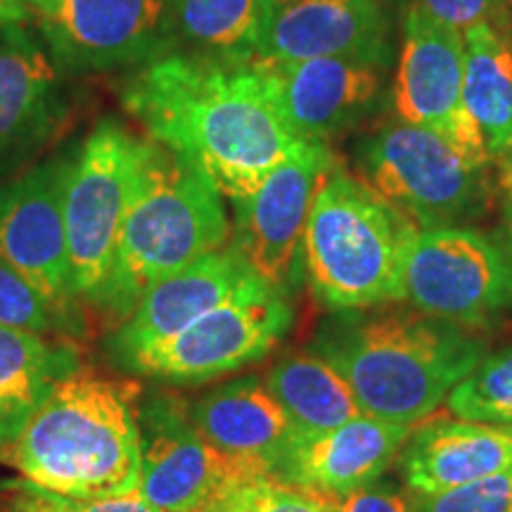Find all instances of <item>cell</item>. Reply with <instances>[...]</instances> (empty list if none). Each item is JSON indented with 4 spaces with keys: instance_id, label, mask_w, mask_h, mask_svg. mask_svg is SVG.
<instances>
[{
    "instance_id": "1",
    "label": "cell",
    "mask_w": 512,
    "mask_h": 512,
    "mask_svg": "<svg viewBox=\"0 0 512 512\" xmlns=\"http://www.w3.org/2000/svg\"><path fill=\"white\" fill-rule=\"evenodd\" d=\"M147 136L240 200L306 145L287 128L252 62L169 53L138 67L121 91Z\"/></svg>"
},
{
    "instance_id": "2",
    "label": "cell",
    "mask_w": 512,
    "mask_h": 512,
    "mask_svg": "<svg viewBox=\"0 0 512 512\" xmlns=\"http://www.w3.org/2000/svg\"><path fill=\"white\" fill-rule=\"evenodd\" d=\"M311 351L347 380L363 415L396 425L430 418L484 358L479 339L420 311H342Z\"/></svg>"
},
{
    "instance_id": "3",
    "label": "cell",
    "mask_w": 512,
    "mask_h": 512,
    "mask_svg": "<svg viewBox=\"0 0 512 512\" xmlns=\"http://www.w3.org/2000/svg\"><path fill=\"white\" fill-rule=\"evenodd\" d=\"M15 463L43 494L86 503L138 491L140 430L128 389L67 377L15 441Z\"/></svg>"
},
{
    "instance_id": "4",
    "label": "cell",
    "mask_w": 512,
    "mask_h": 512,
    "mask_svg": "<svg viewBox=\"0 0 512 512\" xmlns=\"http://www.w3.org/2000/svg\"><path fill=\"white\" fill-rule=\"evenodd\" d=\"M226 197L176 152L147 138L143 174L126 219L100 306L128 316L143 294L226 247Z\"/></svg>"
},
{
    "instance_id": "5",
    "label": "cell",
    "mask_w": 512,
    "mask_h": 512,
    "mask_svg": "<svg viewBox=\"0 0 512 512\" xmlns=\"http://www.w3.org/2000/svg\"><path fill=\"white\" fill-rule=\"evenodd\" d=\"M413 230L363 178L332 166L313 197L302 245L318 302L337 313L401 302L403 256Z\"/></svg>"
},
{
    "instance_id": "6",
    "label": "cell",
    "mask_w": 512,
    "mask_h": 512,
    "mask_svg": "<svg viewBox=\"0 0 512 512\" xmlns=\"http://www.w3.org/2000/svg\"><path fill=\"white\" fill-rule=\"evenodd\" d=\"M363 181L415 228H458L479 219L498 188L494 166L420 126L396 124L358 147Z\"/></svg>"
},
{
    "instance_id": "7",
    "label": "cell",
    "mask_w": 512,
    "mask_h": 512,
    "mask_svg": "<svg viewBox=\"0 0 512 512\" xmlns=\"http://www.w3.org/2000/svg\"><path fill=\"white\" fill-rule=\"evenodd\" d=\"M147 140L105 119L74 150L64 188V228L76 294L100 304L126 211L136 197Z\"/></svg>"
},
{
    "instance_id": "8",
    "label": "cell",
    "mask_w": 512,
    "mask_h": 512,
    "mask_svg": "<svg viewBox=\"0 0 512 512\" xmlns=\"http://www.w3.org/2000/svg\"><path fill=\"white\" fill-rule=\"evenodd\" d=\"M401 302L458 328H484L512 309V254L475 228H415Z\"/></svg>"
},
{
    "instance_id": "9",
    "label": "cell",
    "mask_w": 512,
    "mask_h": 512,
    "mask_svg": "<svg viewBox=\"0 0 512 512\" xmlns=\"http://www.w3.org/2000/svg\"><path fill=\"white\" fill-rule=\"evenodd\" d=\"M290 325L287 294L254 275L226 302L169 342L128 361L126 368L178 384L214 380L271 354Z\"/></svg>"
},
{
    "instance_id": "10",
    "label": "cell",
    "mask_w": 512,
    "mask_h": 512,
    "mask_svg": "<svg viewBox=\"0 0 512 512\" xmlns=\"http://www.w3.org/2000/svg\"><path fill=\"white\" fill-rule=\"evenodd\" d=\"M62 72L138 69L174 53L171 0H27Z\"/></svg>"
},
{
    "instance_id": "11",
    "label": "cell",
    "mask_w": 512,
    "mask_h": 512,
    "mask_svg": "<svg viewBox=\"0 0 512 512\" xmlns=\"http://www.w3.org/2000/svg\"><path fill=\"white\" fill-rule=\"evenodd\" d=\"M335 164L328 145L306 143L254 192L233 200L230 247L273 290L287 294L297 285L313 197Z\"/></svg>"
},
{
    "instance_id": "12",
    "label": "cell",
    "mask_w": 512,
    "mask_h": 512,
    "mask_svg": "<svg viewBox=\"0 0 512 512\" xmlns=\"http://www.w3.org/2000/svg\"><path fill=\"white\" fill-rule=\"evenodd\" d=\"M392 93L394 112L403 124L437 133L463 155L491 164L465 105V36L427 15L418 3L403 17Z\"/></svg>"
},
{
    "instance_id": "13",
    "label": "cell",
    "mask_w": 512,
    "mask_h": 512,
    "mask_svg": "<svg viewBox=\"0 0 512 512\" xmlns=\"http://www.w3.org/2000/svg\"><path fill=\"white\" fill-rule=\"evenodd\" d=\"M72 157H50L0 188V259L64 311L79 297L64 228Z\"/></svg>"
},
{
    "instance_id": "14",
    "label": "cell",
    "mask_w": 512,
    "mask_h": 512,
    "mask_svg": "<svg viewBox=\"0 0 512 512\" xmlns=\"http://www.w3.org/2000/svg\"><path fill=\"white\" fill-rule=\"evenodd\" d=\"M252 67L287 128L316 145H328L375 110L387 72L380 64L349 57H254Z\"/></svg>"
},
{
    "instance_id": "15",
    "label": "cell",
    "mask_w": 512,
    "mask_h": 512,
    "mask_svg": "<svg viewBox=\"0 0 512 512\" xmlns=\"http://www.w3.org/2000/svg\"><path fill=\"white\" fill-rule=\"evenodd\" d=\"M138 494L162 512H197L242 477L264 475L202 439L174 396H150L138 411Z\"/></svg>"
},
{
    "instance_id": "16",
    "label": "cell",
    "mask_w": 512,
    "mask_h": 512,
    "mask_svg": "<svg viewBox=\"0 0 512 512\" xmlns=\"http://www.w3.org/2000/svg\"><path fill=\"white\" fill-rule=\"evenodd\" d=\"M259 57H349L389 67L392 22L382 0H271Z\"/></svg>"
},
{
    "instance_id": "17",
    "label": "cell",
    "mask_w": 512,
    "mask_h": 512,
    "mask_svg": "<svg viewBox=\"0 0 512 512\" xmlns=\"http://www.w3.org/2000/svg\"><path fill=\"white\" fill-rule=\"evenodd\" d=\"M62 69L24 24L0 27V176L27 162L60 128Z\"/></svg>"
},
{
    "instance_id": "18",
    "label": "cell",
    "mask_w": 512,
    "mask_h": 512,
    "mask_svg": "<svg viewBox=\"0 0 512 512\" xmlns=\"http://www.w3.org/2000/svg\"><path fill=\"white\" fill-rule=\"evenodd\" d=\"M252 278L254 273L233 247L216 249L192 261L143 294L114 335V354L126 366L136 356L190 328L197 318L226 302Z\"/></svg>"
},
{
    "instance_id": "19",
    "label": "cell",
    "mask_w": 512,
    "mask_h": 512,
    "mask_svg": "<svg viewBox=\"0 0 512 512\" xmlns=\"http://www.w3.org/2000/svg\"><path fill=\"white\" fill-rule=\"evenodd\" d=\"M411 432L413 425L358 415L337 430L294 437L275 477L344 498L375 484L399 458Z\"/></svg>"
},
{
    "instance_id": "20",
    "label": "cell",
    "mask_w": 512,
    "mask_h": 512,
    "mask_svg": "<svg viewBox=\"0 0 512 512\" xmlns=\"http://www.w3.org/2000/svg\"><path fill=\"white\" fill-rule=\"evenodd\" d=\"M190 420L223 456L273 477L294 441L290 418L259 377H240L204 394L190 408Z\"/></svg>"
},
{
    "instance_id": "21",
    "label": "cell",
    "mask_w": 512,
    "mask_h": 512,
    "mask_svg": "<svg viewBox=\"0 0 512 512\" xmlns=\"http://www.w3.org/2000/svg\"><path fill=\"white\" fill-rule=\"evenodd\" d=\"M512 470V427L470 420H434L401 448L408 491L437 494Z\"/></svg>"
},
{
    "instance_id": "22",
    "label": "cell",
    "mask_w": 512,
    "mask_h": 512,
    "mask_svg": "<svg viewBox=\"0 0 512 512\" xmlns=\"http://www.w3.org/2000/svg\"><path fill=\"white\" fill-rule=\"evenodd\" d=\"M465 105L484 138L498 190H512V36L465 31Z\"/></svg>"
},
{
    "instance_id": "23",
    "label": "cell",
    "mask_w": 512,
    "mask_h": 512,
    "mask_svg": "<svg viewBox=\"0 0 512 512\" xmlns=\"http://www.w3.org/2000/svg\"><path fill=\"white\" fill-rule=\"evenodd\" d=\"M76 375V356L36 332L0 325V446L15 444L50 392Z\"/></svg>"
},
{
    "instance_id": "24",
    "label": "cell",
    "mask_w": 512,
    "mask_h": 512,
    "mask_svg": "<svg viewBox=\"0 0 512 512\" xmlns=\"http://www.w3.org/2000/svg\"><path fill=\"white\" fill-rule=\"evenodd\" d=\"M271 0H171L174 53L247 64L259 57Z\"/></svg>"
},
{
    "instance_id": "25",
    "label": "cell",
    "mask_w": 512,
    "mask_h": 512,
    "mask_svg": "<svg viewBox=\"0 0 512 512\" xmlns=\"http://www.w3.org/2000/svg\"><path fill=\"white\" fill-rule=\"evenodd\" d=\"M266 387L290 418L294 437L337 430L363 415L347 380L313 351L275 363Z\"/></svg>"
},
{
    "instance_id": "26",
    "label": "cell",
    "mask_w": 512,
    "mask_h": 512,
    "mask_svg": "<svg viewBox=\"0 0 512 512\" xmlns=\"http://www.w3.org/2000/svg\"><path fill=\"white\" fill-rule=\"evenodd\" d=\"M197 512H342V501L273 475L242 477Z\"/></svg>"
},
{
    "instance_id": "27",
    "label": "cell",
    "mask_w": 512,
    "mask_h": 512,
    "mask_svg": "<svg viewBox=\"0 0 512 512\" xmlns=\"http://www.w3.org/2000/svg\"><path fill=\"white\" fill-rule=\"evenodd\" d=\"M446 406L460 420L512 427V347L482 358L477 368L453 387Z\"/></svg>"
},
{
    "instance_id": "28",
    "label": "cell",
    "mask_w": 512,
    "mask_h": 512,
    "mask_svg": "<svg viewBox=\"0 0 512 512\" xmlns=\"http://www.w3.org/2000/svg\"><path fill=\"white\" fill-rule=\"evenodd\" d=\"M0 325L22 328L36 335L55 332L67 323V311L38 292L27 278L0 259Z\"/></svg>"
},
{
    "instance_id": "29",
    "label": "cell",
    "mask_w": 512,
    "mask_h": 512,
    "mask_svg": "<svg viewBox=\"0 0 512 512\" xmlns=\"http://www.w3.org/2000/svg\"><path fill=\"white\" fill-rule=\"evenodd\" d=\"M408 512H512V470L437 494L406 496Z\"/></svg>"
},
{
    "instance_id": "30",
    "label": "cell",
    "mask_w": 512,
    "mask_h": 512,
    "mask_svg": "<svg viewBox=\"0 0 512 512\" xmlns=\"http://www.w3.org/2000/svg\"><path fill=\"white\" fill-rule=\"evenodd\" d=\"M427 15L460 31L491 27L512 36V0H415Z\"/></svg>"
},
{
    "instance_id": "31",
    "label": "cell",
    "mask_w": 512,
    "mask_h": 512,
    "mask_svg": "<svg viewBox=\"0 0 512 512\" xmlns=\"http://www.w3.org/2000/svg\"><path fill=\"white\" fill-rule=\"evenodd\" d=\"M342 512H408L406 496L394 484L380 482L342 498Z\"/></svg>"
},
{
    "instance_id": "32",
    "label": "cell",
    "mask_w": 512,
    "mask_h": 512,
    "mask_svg": "<svg viewBox=\"0 0 512 512\" xmlns=\"http://www.w3.org/2000/svg\"><path fill=\"white\" fill-rule=\"evenodd\" d=\"M67 508L74 512H162L150 501H145L138 491L117 498H102V501H86V503H67Z\"/></svg>"
},
{
    "instance_id": "33",
    "label": "cell",
    "mask_w": 512,
    "mask_h": 512,
    "mask_svg": "<svg viewBox=\"0 0 512 512\" xmlns=\"http://www.w3.org/2000/svg\"><path fill=\"white\" fill-rule=\"evenodd\" d=\"M31 19L34 17H31L27 0H0V27L27 24Z\"/></svg>"
},
{
    "instance_id": "34",
    "label": "cell",
    "mask_w": 512,
    "mask_h": 512,
    "mask_svg": "<svg viewBox=\"0 0 512 512\" xmlns=\"http://www.w3.org/2000/svg\"><path fill=\"white\" fill-rule=\"evenodd\" d=\"M501 230L505 238V247L512 254V190L503 195V214H501Z\"/></svg>"
}]
</instances>
